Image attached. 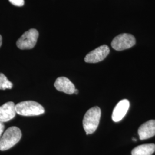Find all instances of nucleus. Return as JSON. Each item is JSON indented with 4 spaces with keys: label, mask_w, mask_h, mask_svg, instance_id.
<instances>
[{
    "label": "nucleus",
    "mask_w": 155,
    "mask_h": 155,
    "mask_svg": "<svg viewBox=\"0 0 155 155\" xmlns=\"http://www.w3.org/2000/svg\"><path fill=\"white\" fill-rule=\"evenodd\" d=\"M21 136V131L18 127H9L0 139V150L4 151L11 149L20 141Z\"/></svg>",
    "instance_id": "f257e3e1"
},
{
    "label": "nucleus",
    "mask_w": 155,
    "mask_h": 155,
    "mask_svg": "<svg viewBox=\"0 0 155 155\" xmlns=\"http://www.w3.org/2000/svg\"><path fill=\"white\" fill-rule=\"evenodd\" d=\"M101 110L99 107L94 106L90 109L84 114L83 127L86 134H92L97 130L100 124Z\"/></svg>",
    "instance_id": "f03ea898"
},
{
    "label": "nucleus",
    "mask_w": 155,
    "mask_h": 155,
    "mask_svg": "<svg viewBox=\"0 0 155 155\" xmlns=\"http://www.w3.org/2000/svg\"><path fill=\"white\" fill-rule=\"evenodd\" d=\"M16 113L22 116H36L44 114V107L33 101H22L15 105Z\"/></svg>",
    "instance_id": "7ed1b4c3"
},
{
    "label": "nucleus",
    "mask_w": 155,
    "mask_h": 155,
    "mask_svg": "<svg viewBox=\"0 0 155 155\" xmlns=\"http://www.w3.org/2000/svg\"><path fill=\"white\" fill-rule=\"evenodd\" d=\"M39 32L36 29H31L23 33L17 41V47L21 50H30L33 48L37 43Z\"/></svg>",
    "instance_id": "20e7f679"
},
{
    "label": "nucleus",
    "mask_w": 155,
    "mask_h": 155,
    "mask_svg": "<svg viewBox=\"0 0 155 155\" xmlns=\"http://www.w3.org/2000/svg\"><path fill=\"white\" fill-rule=\"evenodd\" d=\"M135 44L136 39L133 35L129 33H122L114 38L111 45L114 50L120 51L130 48Z\"/></svg>",
    "instance_id": "39448f33"
},
{
    "label": "nucleus",
    "mask_w": 155,
    "mask_h": 155,
    "mask_svg": "<svg viewBox=\"0 0 155 155\" xmlns=\"http://www.w3.org/2000/svg\"><path fill=\"white\" fill-rule=\"evenodd\" d=\"M110 49L107 45H102L93 50L84 58V61L89 63H95L102 61L109 55Z\"/></svg>",
    "instance_id": "423d86ee"
},
{
    "label": "nucleus",
    "mask_w": 155,
    "mask_h": 155,
    "mask_svg": "<svg viewBox=\"0 0 155 155\" xmlns=\"http://www.w3.org/2000/svg\"><path fill=\"white\" fill-rule=\"evenodd\" d=\"M15 104L13 102H8L0 106V122L9 121L16 116Z\"/></svg>",
    "instance_id": "0eeeda50"
},
{
    "label": "nucleus",
    "mask_w": 155,
    "mask_h": 155,
    "mask_svg": "<svg viewBox=\"0 0 155 155\" xmlns=\"http://www.w3.org/2000/svg\"><path fill=\"white\" fill-rule=\"evenodd\" d=\"M130 106V103L127 100L120 101L114 107L111 118L114 122H119L122 120L127 113Z\"/></svg>",
    "instance_id": "6e6552de"
},
{
    "label": "nucleus",
    "mask_w": 155,
    "mask_h": 155,
    "mask_svg": "<svg viewBox=\"0 0 155 155\" xmlns=\"http://www.w3.org/2000/svg\"><path fill=\"white\" fill-rule=\"evenodd\" d=\"M140 139L144 140L155 136V120H151L142 124L138 130Z\"/></svg>",
    "instance_id": "1a4fd4ad"
},
{
    "label": "nucleus",
    "mask_w": 155,
    "mask_h": 155,
    "mask_svg": "<svg viewBox=\"0 0 155 155\" xmlns=\"http://www.w3.org/2000/svg\"><path fill=\"white\" fill-rule=\"evenodd\" d=\"M54 86L57 90L67 94H74L75 90L74 84L67 78L64 77L58 78Z\"/></svg>",
    "instance_id": "9d476101"
},
{
    "label": "nucleus",
    "mask_w": 155,
    "mask_h": 155,
    "mask_svg": "<svg viewBox=\"0 0 155 155\" xmlns=\"http://www.w3.org/2000/svg\"><path fill=\"white\" fill-rule=\"evenodd\" d=\"M155 151V144H143L134 148L132 151V155H152Z\"/></svg>",
    "instance_id": "9b49d317"
},
{
    "label": "nucleus",
    "mask_w": 155,
    "mask_h": 155,
    "mask_svg": "<svg viewBox=\"0 0 155 155\" xmlns=\"http://www.w3.org/2000/svg\"><path fill=\"white\" fill-rule=\"evenodd\" d=\"M13 87V83L10 82L5 75L0 73V90L11 89Z\"/></svg>",
    "instance_id": "f8f14e48"
},
{
    "label": "nucleus",
    "mask_w": 155,
    "mask_h": 155,
    "mask_svg": "<svg viewBox=\"0 0 155 155\" xmlns=\"http://www.w3.org/2000/svg\"><path fill=\"white\" fill-rule=\"evenodd\" d=\"M13 5L22 6L24 5V0H9Z\"/></svg>",
    "instance_id": "ddd939ff"
},
{
    "label": "nucleus",
    "mask_w": 155,
    "mask_h": 155,
    "mask_svg": "<svg viewBox=\"0 0 155 155\" xmlns=\"http://www.w3.org/2000/svg\"><path fill=\"white\" fill-rule=\"evenodd\" d=\"M5 129V125L4 124V122H0V139L2 136V133L4 132Z\"/></svg>",
    "instance_id": "4468645a"
},
{
    "label": "nucleus",
    "mask_w": 155,
    "mask_h": 155,
    "mask_svg": "<svg viewBox=\"0 0 155 155\" xmlns=\"http://www.w3.org/2000/svg\"><path fill=\"white\" fill-rule=\"evenodd\" d=\"M2 38L1 35H0V47H1V46L2 45Z\"/></svg>",
    "instance_id": "2eb2a0df"
},
{
    "label": "nucleus",
    "mask_w": 155,
    "mask_h": 155,
    "mask_svg": "<svg viewBox=\"0 0 155 155\" xmlns=\"http://www.w3.org/2000/svg\"><path fill=\"white\" fill-rule=\"evenodd\" d=\"M78 90L77 89H75V91H74V94H78Z\"/></svg>",
    "instance_id": "dca6fc26"
},
{
    "label": "nucleus",
    "mask_w": 155,
    "mask_h": 155,
    "mask_svg": "<svg viewBox=\"0 0 155 155\" xmlns=\"http://www.w3.org/2000/svg\"><path fill=\"white\" fill-rule=\"evenodd\" d=\"M132 140H133V141H137V140H136V139H135V138H133V139H132Z\"/></svg>",
    "instance_id": "f3484780"
}]
</instances>
